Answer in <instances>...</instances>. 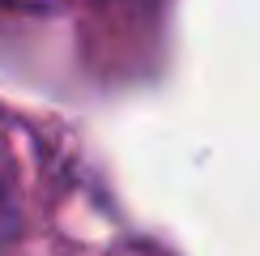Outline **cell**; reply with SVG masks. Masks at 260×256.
<instances>
[{
	"mask_svg": "<svg viewBox=\"0 0 260 256\" xmlns=\"http://www.w3.org/2000/svg\"><path fill=\"white\" fill-rule=\"evenodd\" d=\"M9 235H13V201H9V188L0 179V252H5Z\"/></svg>",
	"mask_w": 260,
	"mask_h": 256,
	"instance_id": "1",
	"label": "cell"
}]
</instances>
